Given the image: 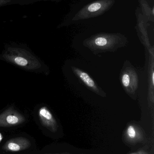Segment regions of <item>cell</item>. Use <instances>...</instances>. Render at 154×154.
I'll return each mask as SVG.
<instances>
[{
  "label": "cell",
  "mask_w": 154,
  "mask_h": 154,
  "mask_svg": "<svg viewBox=\"0 0 154 154\" xmlns=\"http://www.w3.org/2000/svg\"><path fill=\"white\" fill-rule=\"evenodd\" d=\"M115 0H97L84 6L72 18V21L87 20L100 16L109 10L115 3Z\"/></svg>",
  "instance_id": "cell-1"
},
{
  "label": "cell",
  "mask_w": 154,
  "mask_h": 154,
  "mask_svg": "<svg viewBox=\"0 0 154 154\" xmlns=\"http://www.w3.org/2000/svg\"><path fill=\"white\" fill-rule=\"evenodd\" d=\"M31 146V143L29 139L23 137H19L8 140L2 148L5 152H18L27 150Z\"/></svg>",
  "instance_id": "cell-2"
},
{
  "label": "cell",
  "mask_w": 154,
  "mask_h": 154,
  "mask_svg": "<svg viewBox=\"0 0 154 154\" xmlns=\"http://www.w3.org/2000/svg\"><path fill=\"white\" fill-rule=\"evenodd\" d=\"M124 137L126 143L134 145L143 142L146 137L142 129L136 126L131 125L127 128Z\"/></svg>",
  "instance_id": "cell-3"
},
{
  "label": "cell",
  "mask_w": 154,
  "mask_h": 154,
  "mask_svg": "<svg viewBox=\"0 0 154 154\" xmlns=\"http://www.w3.org/2000/svg\"><path fill=\"white\" fill-rule=\"evenodd\" d=\"M39 114L42 119L43 125L51 132H56L58 129V126L50 112L46 109L42 108L40 110Z\"/></svg>",
  "instance_id": "cell-4"
},
{
  "label": "cell",
  "mask_w": 154,
  "mask_h": 154,
  "mask_svg": "<svg viewBox=\"0 0 154 154\" xmlns=\"http://www.w3.org/2000/svg\"><path fill=\"white\" fill-rule=\"evenodd\" d=\"M140 6V11L143 16L147 22L154 20V7H151L147 0H138Z\"/></svg>",
  "instance_id": "cell-5"
},
{
  "label": "cell",
  "mask_w": 154,
  "mask_h": 154,
  "mask_svg": "<svg viewBox=\"0 0 154 154\" xmlns=\"http://www.w3.org/2000/svg\"><path fill=\"white\" fill-rule=\"evenodd\" d=\"M118 36L113 34H100L94 38V42L96 46L104 47L106 46L110 41L117 38Z\"/></svg>",
  "instance_id": "cell-6"
},
{
  "label": "cell",
  "mask_w": 154,
  "mask_h": 154,
  "mask_svg": "<svg viewBox=\"0 0 154 154\" xmlns=\"http://www.w3.org/2000/svg\"><path fill=\"white\" fill-rule=\"evenodd\" d=\"M74 72L79 77L80 79L86 84V85L93 89L94 90L97 89V87L94 80L90 78V76L87 73L83 72L78 69L75 68L74 69Z\"/></svg>",
  "instance_id": "cell-7"
},
{
  "label": "cell",
  "mask_w": 154,
  "mask_h": 154,
  "mask_svg": "<svg viewBox=\"0 0 154 154\" xmlns=\"http://www.w3.org/2000/svg\"><path fill=\"white\" fill-rule=\"evenodd\" d=\"M20 122V119L15 116L9 115L5 118V120L0 121L1 126H12L18 125Z\"/></svg>",
  "instance_id": "cell-8"
},
{
  "label": "cell",
  "mask_w": 154,
  "mask_h": 154,
  "mask_svg": "<svg viewBox=\"0 0 154 154\" xmlns=\"http://www.w3.org/2000/svg\"><path fill=\"white\" fill-rule=\"evenodd\" d=\"M31 4H33L31 2L27 0H0V7L14 5H23Z\"/></svg>",
  "instance_id": "cell-9"
},
{
  "label": "cell",
  "mask_w": 154,
  "mask_h": 154,
  "mask_svg": "<svg viewBox=\"0 0 154 154\" xmlns=\"http://www.w3.org/2000/svg\"><path fill=\"white\" fill-rule=\"evenodd\" d=\"M122 82L124 87L128 88L131 84L132 85H136V77L133 79L129 73H125L122 76Z\"/></svg>",
  "instance_id": "cell-10"
},
{
  "label": "cell",
  "mask_w": 154,
  "mask_h": 154,
  "mask_svg": "<svg viewBox=\"0 0 154 154\" xmlns=\"http://www.w3.org/2000/svg\"><path fill=\"white\" fill-rule=\"evenodd\" d=\"M14 61L17 65L23 66H26L28 64L27 60L24 58L21 57H17L15 58L14 59Z\"/></svg>",
  "instance_id": "cell-11"
},
{
  "label": "cell",
  "mask_w": 154,
  "mask_h": 154,
  "mask_svg": "<svg viewBox=\"0 0 154 154\" xmlns=\"http://www.w3.org/2000/svg\"><path fill=\"white\" fill-rule=\"evenodd\" d=\"M130 154H150L148 152H146V151H144V150H140V151H137V152H135L132 153Z\"/></svg>",
  "instance_id": "cell-12"
},
{
  "label": "cell",
  "mask_w": 154,
  "mask_h": 154,
  "mask_svg": "<svg viewBox=\"0 0 154 154\" xmlns=\"http://www.w3.org/2000/svg\"><path fill=\"white\" fill-rule=\"evenodd\" d=\"M27 1H30V2H31L32 3H34V2H39V1H42V0H27Z\"/></svg>",
  "instance_id": "cell-13"
},
{
  "label": "cell",
  "mask_w": 154,
  "mask_h": 154,
  "mask_svg": "<svg viewBox=\"0 0 154 154\" xmlns=\"http://www.w3.org/2000/svg\"><path fill=\"white\" fill-rule=\"evenodd\" d=\"M154 73L153 74V75H152V82H153V83L154 84Z\"/></svg>",
  "instance_id": "cell-14"
},
{
  "label": "cell",
  "mask_w": 154,
  "mask_h": 154,
  "mask_svg": "<svg viewBox=\"0 0 154 154\" xmlns=\"http://www.w3.org/2000/svg\"></svg>",
  "instance_id": "cell-15"
}]
</instances>
